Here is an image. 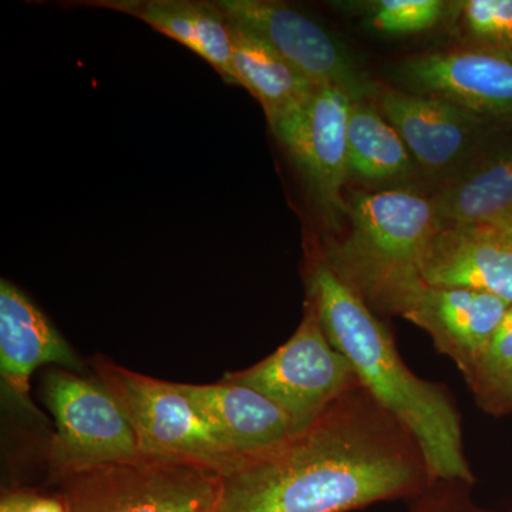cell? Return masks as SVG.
Segmentation results:
<instances>
[{"label": "cell", "instance_id": "obj_16", "mask_svg": "<svg viewBox=\"0 0 512 512\" xmlns=\"http://www.w3.org/2000/svg\"><path fill=\"white\" fill-rule=\"evenodd\" d=\"M96 5L143 20L204 59L225 83L238 86L232 67L231 22L217 2L106 0Z\"/></svg>", "mask_w": 512, "mask_h": 512}, {"label": "cell", "instance_id": "obj_20", "mask_svg": "<svg viewBox=\"0 0 512 512\" xmlns=\"http://www.w3.org/2000/svg\"><path fill=\"white\" fill-rule=\"evenodd\" d=\"M457 5L461 32L473 49L512 62V0H467Z\"/></svg>", "mask_w": 512, "mask_h": 512}, {"label": "cell", "instance_id": "obj_5", "mask_svg": "<svg viewBox=\"0 0 512 512\" xmlns=\"http://www.w3.org/2000/svg\"><path fill=\"white\" fill-rule=\"evenodd\" d=\"M42 397L56 423L47 450L53 481L141 458L130 423L96 379L55 367L43 377Z\"/></svg>", "mask_w": 512, "mask_h": 512}, {"label": "cell", "instance_id": "obj_18", "mask_svg": "<svg viewBox=\"0 0 512 512\" xmlns=\"http://www.w3.org/2000/svg\"><path fill=\"white\" fill-rule=\"evenodd\" d=\"M434 204L444 227H484L512 218V151L471 168Z\"/></svg>", "mask_w": 512, "mask_h": 512}, {"label": "cell", "instance_id": "obj_21", "mask_svg": "<svg viewBox=\"0 0 512 512\" xmlns=\"http://www.w3.org/2000/svg\"><path fill=\"white\" fill-rule=\"evenodd\" d=\"M373 28L387 35L424 32L440 22L447 10L441 0H379L370 3Z\"/></svg>", "mask_w": 512, "mask_h": 512}, {"label": "cell", "instance_id": "obj_3", "mask_svg": "<svg viewBox=\"0 0 512 512\" xmlns=\"http://www.w3.org/2000/svg\"><path fill=\"white\" fill-rule=\"evenodd\" d=\"M352 229L323 258L369 306L402 315L421 291V262L444 227L434 201L406 190L356 192Z\"/></svg>", "mask_w": 512, "mask_h": 512}, {"label": "cell", "instance_id": "obj_11", "mask_svg": "<svg viewBox=\"0 0 512 512\" xmlns=\"http://www.w3.org/2000/svg\"><path fill=\"white\" fill-rule=\"evenodd\" d=\"M508 306L491 293L426 285L403 318L429 333L437 350L450 357L467 380L498 332Z\"/></svg>", "mask_w": 512, "mask_h": 512}, {"label": "cell", "instance_id": "obj_25", "mask_svg": "<svg viewBox=\"0 0 512 512\" xmlns=\"http://www.w3.org/2000/svg\"><path fill=\"white\" fill-rule=\"evenodd\" d=\"M483 232L487 237L500 242L501 245L512 251V218L508 220L495 222V224L484 225V227H474Z\"/></svg>", "mask_w": 512, "mask_h": 512}, {"label": "cell", "instance_id": "obj_17", "mask_svg": "<svg viewBox=\"0 0 512 512\" xmlns=\"http://www.w3.org/2000/svg\"><path fill=\"white\" fill-rule=\"evenodd\" d=\"M231 30L235 79L238 86L261 103L269 124L298 107L318 89L264 39L232 22Z\"/></svg>", "mask_w": 512, "mask_h": 512}, {"label": "cell", "instance_id": "obj_1", "mask_svg": "<svg viewBox=\"0 0 512 512\" xmlns=\"http://www.w3.org/2000/svg\"><path fill=\"white\" fill-rule=\"evenodd\" d=\"M436 481L412 433L360 384L224 478L220 512H350L416 500Z\"/></svg>", "mask_w": 512, "mask_h": 512}, {"label": "cell", "instance_id": "obj_9", "mask_svg": "<svg viewBox=\"0 0 512 512\" xmlns=\"http://www.w3.org/2000/svg\"><path fill=\"white\" fill-rule=\"evenodd\" d=\"M217 3L232 23L264 39L316 87H333L353 101H366L376 93L345 46L301 10L274 0Z\"/></svg>", "mask_w": 512, "mask_h": 512}, {"label": "cell", "instance_id": "obj_13", "mask_svg": "<svg viewBox=\"0 0 512 512\" xmlns=\"http://www.w3.org/2000/svg\"><path fill=\"white\" fill-rule=\"evenodd\" d=\"M56 365L79 372V357L45 313L18 286L0 282V376L18 406L35 412L30 377L37 367Z\"/></svg>", "mask_w": 512, "mask_h": 512}, {"label": "cell", "instance_id": "obj_12", "mask_svg": "<svg viewBox=\"0 0 512 512\" xmlns=\"http://www.w3.org/2000/svg\"><path fill=\"white\" fill-rule=\"evenodd\" d=\"M178 384L215 436L244 466L281 447L296 433L288 414L251 387L224 379Z\"/></svg>", "mask_w": 512, "mask_h": 512}, {"label": "cell", "instance_id": "obj_22", "mask_svg": "<svg viewBox=\"0 0 512 512\" xmlns=\"http://www.w3.org/2000/svg\"><path fill=\"white\" fill-rule=\"evenodd\" d=\"M473 484L463 481L437 480L416 500L410 512H484L470 498Z\"/></svg>", "mask_w": 512, "mask_h": 512}, {"label": "cell", "instance_id": "obj_4", "mask_svg": "<svg viewBox=\"0 0 512 512\" xmlns=\"http://www.w3.org/2000/svg\"><path fill=\"white\" fill-rule=\"evenodd\" d=\"M93 370L130 423L141 457L195 464L224 478L244 467L215 436L180 384L140 375L101 356L93 360Z\"/></svg>", "mask_w": 512, "mask_h": 512}, {"label": "cell", "instance_id": "obj_24", "mask_svg": "<svg viewBox=\"0 0 512 512\" xmlns=\"http://www.w3.org/2000/svg\"><path fill=\"white\" fill-rule=\"evenodd\" d=\"M485 409H504V407L512 406V373L510 376L505 377L503 382L498 384L494 390H491L487 396L478 400Z\"/></svg>", "mask_w": 512, "mask_h": 512}, {"label": "cell", "instance_id": "obj_19", "mask_svg": "<svg viewBox=\"0 0 512 512\" xmlns=\"http://www.w3.org/2000/svg\"><path fill=\"white\" fill-rule=\"evenodd\" d=\"M410 151L402 137L367 101H352L348 119L350 173L384 181L410 170Z\"/></svg>", "mask_w": 512, "mask_h": 512}, {"label": "cell", "instance_id": "obj_26", "mask_svg": "<svg viewBox=\"0 0 512 512\" xmlns=\"http://www.w3.org/2000/svg\"><path fill=\"white\" fill-rule=\"evenodd\" d=\"M512 330V303L508 306L507 312H505L503 322H501L500 328L497 333L510 332ZM495 333V335H497Z\"/></svg>", "mask_w": 512, "mask_h": 512}, {"label": "cell", "instance_id": "obj_15", "mask_svg": "<svg viewBox=\"0 0 512 512\" xmlns=\"http://www.w3.org/2000/svg\"><path fill=\"white\" fill-rule=\"evenodd\" d=\"M421 278L434 288L491 293L512 303V251L474 227H443L430 242Z\"/></svg>", "mask_w": 512, "mask_h": 512}, {"label": "cell", "instance_id": "obj_23", "mask_svg": "<svg viewBox=\"0 0 512 512\" xmlns=\"http://www.w3.org/2000/svg\"><path fill=\"white\" fill-rule=\"evenodd\" d=\"M0 512H69L62 495L13 490L2 495Z\"/></svg>", "mask_w": 512, "mask_h": 512}, {"label": "cell", "instance_id": "obj_6", "mask_svg": "<svg viewBox=\"0 0 512 512\" xmlns=\"http://www.w3.org/2000/svg\"><path fill=\"white\" fill-rule=\"evenodd\" d=\"M69 512H220L224 477L183 461L141 457L63 481Z\"/></svg>", "mask_w": 512, "mask_h": 512}, {"label": "cell", "instance_id": "obj_2", "mask_svg": "<svg viewBox=\"0 0 512 512\" xmlns=\"http://www.w3.org/2000/svg\"><path fill=\"white\" fill-rule=\"evenodd\" d=\"M306 301L312 303L330 343L349 360L360 384L412 433L433 477L474 485L453 397L440 384L414 375L386 326L323 256L309 269Z\"/></svg>", "mask_w": 512, "mask_h": 512}, {"label": "cell", "instance_id": "obj_8", "mask_svg": "<svg viewBox=\"0 0 512 512\" xmlns=\"http://www.w3.org/2000/svg\"><path fill=\"white\" fill-rule=\"evenodd\" d=\"M352 99L333 87H318L302 104L269 124L299 171L326 220L348 214V119Z\"/></svg>", "mask_w": 512, "mask_h": 512}, {"label": "cell", "instance_id": "obj_14", "mask_svg": "<svg viewBox=\"0 0 512 512\" xmlns=\"http://www.w3.org/2000/svg\"><path fill=\"white\" fill-rule=\"evenodd\" d=\"M379 106L410 153L430 171L444 170L460 160L481 128L478 117L427 94L384 90Z\"/></svg>", "mask_w": 512, "mask_h": 512}, {"label": "cell", "instance_id": "obj_10", "mask_svg": "<svg viewBox=\"0 0 512 512\" xmlns=\"http://www.w3.org/2000/svg\"><path fill=\"white\" fill-rule=\"evenodd\" d=\"M404 82L417 94L439 97L478 119L512 124V62L467 49L406 60Z\"/></svg>", "mask_w": 512, "mask_h": 512}, {"label": "cell", "instance_id": "obj_7", "mask_svg": "<svg viewBox=\"0 0 512 512\" xmlns=\"http://www.w3.org/2000/svg\"><path fill=\"white\" fill-rule=\"evenodd\" d=\"M224 380L251 387L278 404L296 433L343 394L360 386L355 370L330 343L309 301L301 325L285 345L248 369L227 373Z\"/></svg>", "mask_w": 512, "mask_h": 512}]
</instances>
